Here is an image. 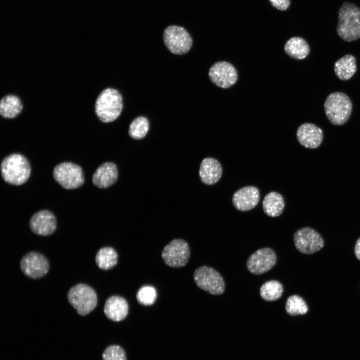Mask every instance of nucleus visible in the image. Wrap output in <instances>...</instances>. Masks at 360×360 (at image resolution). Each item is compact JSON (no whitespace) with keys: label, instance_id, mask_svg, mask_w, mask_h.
I'll use <instances>...</instances> for the list:
<instances>
[{"label":"nucleus","instance_id":"nucleus-17","mask_svg":"<svg viewBox=\"0 0 360 360\" xmlns=\"http://www.w3.org/2000/svg\"><path fill=\"white\" fill-rule=\"evenodd\" d=\"M104 312L106 316L110 320L120 322L126 317L128 312V304L123 297L112 296L106 300Z\"/></svg>","mask_w":360,"mask_h":360},{"label":"nucleus","instance_id":"nucleus-2","mask_svg":"<svg viewBox=\"0 0 360 360\" xmlns=\"http://www.w3.org/2000/svg\"><path fill=\"white\" fill-rule=\"evenodd\" d=\"M338 36L344 40L352 42L360 38V8L344 2L338 10L336 27Z\"/></svg>","mask_w":360,"mask_h":360},{"label":"nucleus","instance_id":"nucleus-20","mask_svg":"<svg viewBox=\"0 0 360 360\" xmlns=\"http://www.w3.org/2000/svg\"><path fill=\"white\" fill-rule=\"evenodd\" d=\"M23 109V103L16 94H7L0 99V115L4 118H14L20 114Z\"/></svg>","mask_w":360,"mask_h":360},{"label":"nucleus","instance_id":"nucleus-26","mask_svg":"<svg viewBox=\"0 0 360 360\" xmlns=\"http://www.w3.org/2000/svg\"><path fill=\"white\" fill-rule=\"evenodd\" d=\"M285 308L286 312L290 316L304 314L308 311L306 302L298 295H292L288 298Z\"/></svg>","mask_w":360,"mask_h":360},{"label":"nucleus","instance_id":"nucleus-15","mask_svg":"<svg viewBox=\"0 0 360 360\" xmlns=\"http://www.w3.org/2000/svg\"><path fill=\"white\" fill-rule=\"evenodd\" d=\"M260 200L258 189L254 186L243 187L233 194L232 201L234 207L240 211H248L258 204Z\"/></svg>","mask_w":360,"mask_h":360},{"label":"nucleus","instance_id":"nucleus-31","mask_svg":"<svg viewBox=\"0 0 360 360\" xmlns=\"http://www.w3.org/2000/svg\"><path fill=\"white\" fill-rule=\"evenodd\" d=\"M354 254L358 260H360V238H359L355 244Z\"/></svg>","mask_w":360,"mask_h":360},{"label":"nucleus","instance_id":"nucleus-18","mask_svg":"<svg viewBox=\"0 0 360 360\" xmlns=\"http://www.w3.org/2000/svg\"><path fill=\"white\" fill-rule=\"evenodd\" d=\"M118 178L116 165L112 162H106L100 166L94 172L92 181L94 186L106 188L114 184Z\"/></svg>","mask_w":360,"mask_h":360},{"label":"nucleus","instance_id":"nucleus-1","mask_svg":"<svg viewBox=\"0 0 360 360\" xmlns=\"http://www.w3.org/2000/svg\"><path fill=\"white\" fill-rule=\"evenodd\" d=\"M123 108L122 98L116 89L108 88L103 90L95 102L94 110L101 122L108 123L116 120Z\"/></svg>","mask_w":360,"mask_h":360},{"label":"nucleus","instance_id":"nucleus-25","mask_svg":"<svg viewBox=\"0 0 360 360\" xmlns=\"http://www.w3.org/2000/svg\"><path fill=\"white\" fill-rule=\"evenodd\" d=\"M260 294L265 300L274 301L280 298L283 292L282 284L276 280L267 281L260 288Z\"/></svg>","mask_w":360,"mask_h":360},{"label":"nucleus","instance_id":"nucleus-7","mask_svg":"<svg viewBox=\"0 0 360 360\" xmlns=\"http://www.w3.org/2000/svg\"><path fill=\"white\" fill-rule=\"evenodd\" d=\"M164 43L168 50L175 54H183L190 49L192 40L187 30L178 26H170L164 32Z\"/></svg>","mask_w":360,"mask_h":360},{"label":"nucleus","instance_id":"nucleus-14","mask_svg":"<svg viewBox=\"0 0 360 360\" xmlns=\"http://www.w3.org/2000/svg\"><path fill=\"white\" fill-rule=\"evenodd\" d=\"M30 227L31 230L38 235H50L56 230V218L54 214L48 210H40L31 217Z\"/></svg>","mask_w":360,"mask_h":360},{"label":"nucleus","instance_id":"nucleus-9","mask_svg":"<svg viewBox=\"0 0 360 360\" xmlns=\"http://www.w3.org/2000/svg\"><path fill=\"white\" fill-rule=\"evenodd\" d=\"M190 256L188 244L182 239H174L164 248L162 258L164 263L171 268H178L184 266Z\"/></svg>","mask_w":360,"mask_h":360},{"label":"nucleus","instance_id":"nucleus-4","mask_svg":"<svg viewBox=\"0 0 360 360\" xmlns=\"http://www.w3.org/2000/svg\"><path fill=\"white\" fill-rule=\"evenodd\" d=\"M324 109L327 118L332 124L341 126L350 118L352 104L347 94L336 92L328 95L324 103Z\"/></svg>","mask_w":360,"mask_h":360},{"label":"nucleus","instance_id":"nucleus-24","mask_svg":"<svg viewBox=\"0 0 360 360\" xmlns=\"http://www.w3.org/2000/svg\"><path fill=\"white\" fill-rule=\"evenodd\" d=\"M118 255L112 247L100 248L97 252L95 261L98 266L102 270H108L114 268L118 262Z\"/></svg>","mask_w":360,"mask_h":360},{"label":"nucleus","instance_id":"nucleus-11","mask_svg":"<svg viewBox=\"0 0 360 360\" xmlns=\"http://www.w3.org/2000/svg\"><path fill=\"white\" fill-rule=\"evenodd\" d=\"M20 268L23 274L32 279L44 276L49 270V262L42 254L31 252L24 254L20 262Z\"/></svg>","mask_w":360,"mask_h":360},{"label":"nucleus","instance_id":"nucleus-13","mask_svg":"<svg viewBox=\"0 0 360 360\" xmlns=\"http://www.w3.org/2000/svg\"><path fill=\"white\" fill-rule=\"evenodd\" d=\"M208 76L214 84L224 88L234 85L238 79V73L235 68L224 61L214 64L209 70Z\"/></svg>","mask_w":360,"mask_h":360},{"label":"nucleus","instance_id":"nucleus-22","mask_svg":"<svg viewBox=\"0 0 360 360\" xmlns=\"http://www.w3.org/2000/svg\"><path fill=\"white\" fill-rule=\"evenodd\" d=\"M284 50L290 57L296 60L305 58L310 52V46L306 40L298 36L290 38L286 42Z\"/></svg>","mask_w":360,"mask_h":360},{"label":"nucleus","instance_id":"nucleus-30","mask_svg":"<svg viewBox=\"0 0 360 360\" xmlns=\"http://www.w3.org/2000/svg\"><path fill=\"white\" fill-rule=\"evenodd\" d=\"M273 6L280 10H287L290 5V0H269Z\"/></svg>","mask_w":360,"mask_h":360},{"label":"nucleus","instance_id":"nucleus-21","mask_svg":"<svg viewBox=\"0 0 360 360\" xmlns=\"http://www.w3.org/2000/svg\"><path fill=\"white\" fill-rule=\"evenodd\" d=\"M357 70L356 59L348 54L338 59L334 64V71L336 76L342 80L350 79Z\"/></svg>","mask_w":360,"mask_h":360},{"label":"nucleus","instance_id":"nucleus-3","mask_svg":"<svg viewBox=\"0 0 360 360\" xmlns=\"http://www.w3.org/2000/svg\"><path fill=\"white\" fill-rule=\"evenodd\" d=\"M2 178L6 182L16 186L25 183L28 179L30 166L27 158L20 154H12L6 156L1 162Z\"/></svg>","mask_w":360,"mask_h":360},{"label":"nucleus","instance_id":"nucleus-27","mask_svg":"<svg viewBox=\"0 0 360 360\" xmlns=\"http://www.w3.org/2000/svg\"><path fill=\"white\" fill-rule=\"evenodd\" d=\"M149 122L144 116L134 118L129 126L128 134L134 139L140 140L144 138L148 132Z\"/></svg>","mask_w":360,"mask_h":360},{"label":"nucleus","instance_id":"nucleus-6","mask_svg":"<svg viewBox=\"0 0 360 360\" xmlns=\"http://www.w3.org/2000/svg\"><path fill=\"white\" fill-rule=\"evenodd\" d=\"M53 176L63 188L68 190L77 188L84 182L82 168L70 162H63L56 165L53 170Z\"/></svg>","mask_w":360,"mask_h":360},{"label":"nucleus","instance_id":"nucleus-16","mask_svg":"<svg viewBox=\"0 0 360 360\" xmlns=\"http://www.w3.org/2000/svg\"><path fill=\"white\" fill-rule=\"evenodd\" d=\"M296 138L299 143L308 148H316L322 144L323 138L322 130L311 123H304L298 128Z\"/></svg>","mask_w":360,"mask_h":360},{"label":"nucleus","instance_id":"nucleus-23","mask_svg":"<svg viewBox=\"0 0 360 360\" xmlns=\"http://www.w3.org/2000/svg\"><path fill=\"white\" fill-rule=\"evenodd\" d=\"M284 207L282 196L276 192L266 194L262 201V208L266 214L272 217L278 216L282 213Z\"/></svg>","mask_w":360,"mask_h":360},{"label":"nucleus","instance_id":"nucleus-10","mask_svg":"<svg viewBox=\"0 0 360 360\" xmlns=\"http://www.w3.org/2000/svg\"><path fill=\"white\" fill-rule=\"evenodd\" d=\"M294 242L296 248L304 254H312L324 246V240L314 230L304 227L297 230L294 234Z\"/></svg>","mask_w":360,"mask_h":360},{"label":"nucleus","instance_id":"nucleus-12","mask_svg":"<svg viewBox=\"0 0 360 360\" xmlns=\"http://www.w3.org/2000/svg\"><path fill=\"white\" fill-rule=\"evenodd\" d=\"M276 262L275 252L270 248H264L258 249L248 258L246 266L252 274H261L271 270Z\"/></svg>","mask_w":360,"mask_h":360},{"label":"nucleus","instance_id":"nucleus-8","mask_svg":"<svg viewBox=\"0 0 360 360\" xmlns=\"http://www.w3.org/2000/svg\"><path fill=\"white\" fill-rule=\"evenodd\" d=\"M194 280L198 288L210 294L219 295L224 291L222 277L211 267L202 266L196 268L194 273Z\"/></svg>","mask_w":360,"mask_h":360},{"label":"nucleus","instance_id":"nucleus-19","mask_svg":"<svg viewBox=\"0 0 360 360\" xmlns=\"http://www.w3.org/2000/svg\"><path fill=\"white\" fill-rule=\"evenodd\" d=\"M222 172V166L218 160L212 158H206L200 164L199 175L203 183L212 185L220 180Z\"/></svg>","mask_w":360,"mask_h":360},{"label":"nucleus","instance_id":"nucleus-5","mask_svg":"<svg viewBox=\"0 0 360 360\" xmlns=\"http://www.w3.org/2000/svg\"><path fill=\"white\" fill-rule=\"evenodd\" d=\"M68 300L71 306L80 316H86L96 307L98 297L96 291L85 284H78L68 291Z\"/></svg>","mask_w":360,"mask_h":360},{"label":"nucleus","instance_id":"nucleus-28","mask_svg":"<svg viewBox=\"0 0 360 360\" xmlns=\"http://www.w3.org/2000/svg\"><path fill=\"white\" fill-rule=\"evenodd\" d=\"M156 296V290L154 286H144L141 287L138 291L136 297L140 304L150 306L155 302Z\"/></svg>","mask_w":360,"mask_h":360},{"label":"nucleus","instance_id":"nucleus-29","mask_svg":"<svg viewBox=\"0 0 360 360\" xmlns=\"http://www.w3.org/2000/svg\"><path fill=\"white\" fill-rule=\"evenodd\" d=\"M103 360H126V356L123 348L118 345L108 346L102 354Z\"/></svg>","mask_w":360,"mask_h":360}]
</instances>
